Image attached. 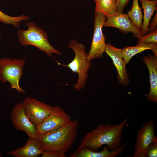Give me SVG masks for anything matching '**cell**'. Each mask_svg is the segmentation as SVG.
<instances>
[{"mask_svg": "<svg viewBox=\"0 0 157 157\" xmlns=\"http://www.w3.org/2000/svg\"><path fill=\"white\" fill-rule=\"evenodd\" d=\"M128 120L126 117L117 125L99 124L86 134L76 151L86 148L96 151L103 145L110 150L117 149L121 145L122 132Z\"/></svg>", "mask_w": 157, "mask_h": 157, "instance_id": "cell-1", "label": "cell"}, {"mask_svg": "<svg viewBox=\"0 0 157 157\" xmlns=\"http://www.w3.org/2000/svg\"><path fill=\"white\" fill-rule=\"evenodd\" d=\"M78 126L77 119L55 131L37 135L36 139L43 151L54 150L65 154L75 142Z\"/></svg>", "mask_w": 157, "mask_h": 157, "instance_id": "cell-2", "label": "cell"}, {"mask_svg": "<svg viewBox=\"0 0 157 157\" xmlns=\"http://www.w3.org/2000/svg\"><path fill=\"white\" fill-rule=\"evenodd\" d=\"M25 24L27 28V30L19 29L17 31L19 42L22 45L34 46L50 57L52 56L53 54L59 55L61 54V52L50 44L47 32L37 26L34 22L27 21Z\"/></svg>", "mask_w": 157, "mask_h": 157, "instance_id": "cell-3", "label": "cell"}, {"mask_svg": "<svg viewBox=\"0 0 157 157\" xmlns=\"http://www.w3.org/2000/svg\"><path fill=\"white\" fill-rule=\"evenodd\" d=\"M67 47L74 52V59L67 65L58 63L59 65L67 67L73 73H76L78 74V81L74 87L76 90L79 91L85 85L88 76L87 72L90 68L91 63L88 60V53L85 51V47L83 44L78 43L73 39Z\"/></svg>", "mask_w": 157, "mask_h": 157, "instance_id": "cell-4", "label": "cell"}, {"mask_svg": "<svg viewBox=\"0 0 157 157\" xmlns=\"http://www.w3.org/2000/svg\"><path fill=\"white\" fill-rule=\"evenodd\" d=\"M25 64V60L23 58L5 57L0 59V81L1 83H5L8 82L10 90L14 89L19 94H25V90L20 87L19 82L23 75Z\"/></svg>", "mask_w": 157, "mask_h": 157, "instance_id": "cell-5", "label": "cell"}, {"mask_svg": "<svg viewBox=\"0 0 157 157\" xmlns=\"http://www.w3.org/2000/svg\"><path fill=\"white\" fill-rule=\"evenodd\" d=\"M106 19V16L102 14L95 13L92 40L88 53V59L89 61L95 59L101 58L105 51L106 44L105 37L102 32V28Z\"/></svg>", "mask_w": 157, "mask_h": 157, "instance_id": "cell-6", "label": "cell"}, {"mask_svg": "<svg viewBox=\"0 0 157 157\" xmlns=\"http://www.w3.org/2000/svg\"><path fill=\"white\" fill-rule=\"evenodd\" d=\"M72 120L70 116L60 107H52L49 115L40 124L36 126L37 135L57 130Z\"/></svg>", "mask_w": 157, "mask_h": 157, "instance_id": "cell-7", "label": "cell"}, {"mask_svg": "<svg viewBox=\"0 0 157 157\" xmlns=\"http://www.w3.org/2000/svg\"><path fill=\"white\" fill-rule=\"evenodd\" d=\"M136 142L133 157H146L148 149L157 142L154 132V124L151 120L144 124L137 132Z\"/></svg>", "mask_w": 157, "mask_h": 157, "instance_id": "cell-8", "label": "cell"}, {"mask_svg": "<svg viewBox=\"0 0 157 157\" xmlns=\"http://www.w3.org/2000/svg\"><path fill=\"white\" fill-rule=\"evenodd\" d=\"M22 103L26 115L36 127L49 115L52 108L51 106L29 97L25 98Z\"/></svg>", "mask_w": 157, "mask_h": 157, "instance_id": "cell-9", "label": "cell"}, {"mask_svg": "<svg viewBox=\"0 0 157 157\" xmlns=\"http://www.w3.org/2000/svg\"><path fill=\"white\" fill-rule=\"evenodd\" d=\"M10 119L17 130L25 131L29 137L36 138V127L26 115L22 103L14 106L10 114Z\"/></svg>", "mask_w": 157, "mask_h": 157, "instance_id": "cell-10", "label": "cell"}, {"mask_svg": "<svg viewBox=\"0 0 157 157\" xmlns=\"http://www.w3.org/2000/svg\"><path fill=\"white\" fill-rule=\"evenodd\" d=\"M106 18L104 26L115 27L125 33H132L136 38L144 35L141 30L133 24L127 14L117 11L110 16H106Z\"/></svg>", "mask_w": 157, "mask_h": 157, "instance_id": "cell-11", "label": "cell"}, {"mask_svg": "<svg viewBox=\"0 0 157 157\" xmlns=\"http://www.w3.org/2000/svg\"><path fill=\"white\" fill-rule=\"evenodd\" d=\"M122 49L113 46L110 44H106L105 51L111 58L117 72V78L120 83L125 86L129 83V78L126 68L122 53Z\"/></svg>", "mask_w": 157, "mask_h": 157, "instance_id": "cell-12", "label": "cell"}, {"mask_svg": "<svg viewBox=\"0 0 157 157\" xmlns=\"http://www.w3.org/2000/svg\"><path fill=\"white\" fill-rule=\"evenodd\" d=\"M142 60L147 67L149 73L150 89L145 96L147 100L157 102V56L149 55L144 57Z\"/></svg>", "mask_w": 157, "mask_h": 157, "instance_id": "cell-13", "label": "cell"}, {"mask_svg": "<svg viewBox=\"0 0 157 157\" xmlns=\"http://www.w3.org/2000/svg\"><path fill=\"white\" fill-rule=\"evenodd\" d=\"M125 147V144H123L117 149L109 151L107 147L105 146L102 151L100 152L85 148L76 151L74 153L71 154L69 157H115L123 152Z\"/></svg>", "mask_w": 157, "mask_h": 157, "instance_id": "cell-14", "label": "cell"}, {"mask_svg": "<svg viewBox=\"0 0 157 157\" xmlns=\"http://www.w3.org/2000/svg\"><path fill=\"white\" fill-rule=\"evenodd\" d=\"M42 152L36 138L29 137L24 146L10 151L7 154L15 157H37Z\"/></svg>", "mask_w": 157, "mask_h": 157, "instance_id": "cell-15", "label": "cell"}, {"mask_svg": "<svg viewBox=\"0 0 157 157\" xmlns=\"http://www.w3.org/2000/svg\"><path fill=\"white\" fill-rule=\"evenodd\" d=\"M151 50L157 56V43H150L138 44L135 46H127L122 50L123 59L126 64L136 54L147 50Z\"/></svg>", "mask_w": 157, "mask_h": 157, "instance_id": "cell-16", "label": "cell"}, {"mask_svg": "<svg viewBox=\"0 0 157 157\" xmlns=\"http://www.w3.org/2000/svg\"><path fill=\"white\" fill-rule=\"evenodd\" d=\"M144 11L143 22L141 31L144 35L147 34L150 30L149 22L154 11L157 10V0H139Z\"/></svg>", "mask_w": 157, "mask_h": 157, "instance_id": "cell-17", "label": "cell"}, {"mask_svg": "<svg viewBox=\"0 0 157 157\" xmlns=\"http://www.w3.org/2000/svg\"><path fill=\"white\" fill-rule=\"evenodd\" d=\"M116 0H94L95 13H101L105 16H110L117 12Z\"/></svg>", "mask_w": 157, "mask_h": 157, "instance_id": "cell-18", "label": "cell"}, {"mask_svg": "<svg viewBox=\"0 0 157 157\" xmlns=\"http://www.w3.org/2000/svg\"><path fill=\"white\" fill-rule=\"evenodd\" d=\"M127 15L133 24L139 29H142L143 16L139 4L138 0H133L131 8Z\"/></svg>", "mask_w": 157, "mask_h": 157, "instance_id": "cell-19", "label": "cell"}, {"mask_svg": "<svg viewBox=\"0 0 157 157\" xmlns=\"http://www.w3.org/2000/svg\"><path fill=\"white\" fill-rule=\"evenodd\" d=\"M30 17L24 14L17 17H13L7 15L0 9V22L6 25L11 24L16 28L20 27L22 21H27Z\"/></svg>", "mask_w": 157, "mask_h": 157, "instance_id": "cell-20", "label": "cell"}, {"mask_svg": "<svg viewBox=\"0 0 157 157\" xmlns=\"http://www.w3.org/2000/svg\"><path fill=\"white\" fill-rule=\"evenodd\" d=\"M138 39L137 44L150 43H157V29L146 35H141L137 37Z\"/></svg>", "mask_w": 157, "mask_h": 157, "instance_id": "cell-21", "label": "cell"}, {"mask_svg": "<svg viewBox=\"0 0 157 157\" xmlns=\"http://www.w3.org/2000/svg\"><path fill=\"white\" fill-rule=\"evenodd\" d=\"M41 157H65V154L61 152L54 150L43 151Z\"/></svg>", "mask_w": 157, "mask_h": 157, "instance_id": "cell-22", "label": "cell"}, {"mask_svg": "<svg viewBox=\"0 0 157 157\" xmlns=\"http://www.w3.org/2000/svg\"><path fill=\"white\" fill-rule=\"evenodd\" d=\"M157 142L154 143L150 147L147 151L146 157H157Z\"/></svg>", "mask_w": 157, "mask_h": 157, "instance_id": "cell-23", "label": "cell"}, {"mask_svg": "<svg viewBox=\"0 0 157 157\" xmlns=\"http://www.w3.org/2000/svg\"><path fill=\"white\" fill-rule=\"evenodd\" d=\"M129 0H116L117 11L122 13L125 7L128 4Z\"/></svg>", "mask_w": 157, "mask_h": 157, "instance_id": "cell-24", "label": "cell"}, {"mask_svg": "<svg viewBox=\"0 0 157 157\" xmlns=\"http://www.w3.org/2000/svg\"><path fill=\"white\" fill-rule=\"evenodd\" d=\"M149 25V28L150 31H154L157 29V11L156 10V13L154 15Z\"/></svg>", "mask_w": 157, "mask_h": 157, "instance_id": "cell-25", "label": "cell"}, {"mask_svg": "<svg viewBox=\"0 0 157 157\" xmlns=\"http://www.w3.org/2000/svg\"><path fill=\"white\" fill-rule=\"evenodd\" d=\"M2 36V32L1 30L0 29V38Z\"/></svg>", "mask_w": 157, "mask_h": 157, "instance_id": "cell-26", "label": "cell"}, {"mask_svg": "<svg viewBox=\"0 0 157 157\" xmlns=\"http://www.w3.org/2000/svg\"><path fill=\"white\" fill-rule=\"evenodd\" d=\"M2 157V155L0 153V157Z\"/></svg>", "mask_w": 157, "mask_h": 157, "instance_id": "cell-27", "label": "cell"}, {"mask_svg": "<svg viewBox=\"0 0 157 157\" xmlns=\"http://www.w3.org/2000/svg\"></svg>", "mask_w": 157, "mask_h": 157, "instance_id": "cell-28", "label": "cell"}]
</instances>
